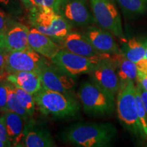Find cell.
Returning a JSON list of instances; mask_svg holds the SVG:
<instances>
[{
    "mask_svg": "<svg viewBox=\"0 0 147 147\" xmlns=\"http://www.w3.org/2000/svg\"><path fill=\"white\" fill-rule=\"evenodd\" d=\"M117 134V128L110 123H78L64 131L62 139L76 146L106 147L112 144Z\"/></svg>",
    "mask_w": 147,
    "mask_h": 147,
    "instance_id": "6da1fadb",
    "label": "cell"
},
{
    "mask_svg": "<svg viewBox=\"0 0 147 147\" xmlns=\"http://www.w3.org/2000/svg\"><path fill=\"white\" fill-rule=\"evenodd\" d=\"M36 105L44 115L56 119H69L79 113L80 104L74 95L42 87L34 95Z\"/></svg>",
    "mask_w": 147,
    "mask_h": 147,
    "instance_id": "7a4b0ae2",
    "label": "cell"
},
{
    "mask_svg": "<svg viewBox=\"0 0 147 147\" xmlns=\"http://www.w3.org/2000/svg\"><path fill=\"white\" fill-rule=\"evenodd\" d=\"M135 82H121L117 94L116 107L118 118L122 125L134 136L145 139L138 116Z\"/></svg>",
    "mask_w": 147,
    "mask_h": 147,
    "instance_id": "3957f363",
    "label": "cell"
},
{
    "mask_svg": "<svg viewBox=\"0 0 147 147\" xmlns=\"http://www.w3.org/2000/svg\"><path fill=\"white\" fill-rule=\"evenodd\" d=\"M77 96L84 111L93 116L110 115L115 110V96L92 80L82 82Z\"/></svg>",
    "mask_w": 147,
    "mask_h": 147,
    "instance_id": "277c9868",
    "label": "cell"
},
{
    "mask_svg": "<svg viewBox=\"0 0 147 147\" xmlns=\"http://www.w3.org/2000/svg\"><path fill=\"white\" fill-rule=\"evenodd\" d=\"M28 19L32 27L51 37L58 43L72 31V26L59 12L49 8L33 6Z\"/></svg>",
    "mask_w": 147,
    "mask_h": 147,
    "instance_id": "5b68a950",
    "label": "cell"
},
{
    "mask_svg": "<svg viewBox=\"0 0 147 147\" xmlns=\"http://www.w3.org/2000/svg\"><path fill=\"white\" fill-rule=\"evenodd\" d=\"M95 24L121 41L125 39L121 14L115 0H89Z\"/></svg>",
    "mask_w": 147,
    "mask_h": 147,
    "instance_id": "8992f818",
    "label": "cell"
},
{
    "mask_svg": "<svg viewBox=\"0 0 147 147\" xmlns=\"http://www.w3.org/2000/svg\"><path fill=\"white\" fill-rule=\"evenodd\" d=\"M105 58L108 57H87L61 48L50 61L69 76L75 78L84 74H89L95 65Z\"/></svg>",
    "mask_w": 147,
    "mask_h": 147,
    "instance_id": "52a82bcc",
    "label": "cell"
},
{
    "mask_svg": "<svg viewBox=\"0 0 147 147\" xmlns=\"http://www.w3.org/2000/svg\"><path fill=\"white\" fill-rule=\"evenodd\" d=\"M49 61L30 47L23 51H8L5 72L7 74L23 71L40 72L42 66Z\"/></svg>",
    "mask_w": 147,
    "mask_h": 147,
    "instance_id": "ba28073f",
    "label": "cell"
},
{
    "mask_svg": "<svg viewBox=\"0 0 147 147\" xmlns=\"http://www.w3.org/2000/svg\"><path fill=\"white\" fill-rule=\"evenodd\" d=\"M40 74L43 88L74 95L76 87L74 78L65 73L51 61L42 66Z\"/></svg>",
    "mask_w": 147,
    "mask_h": 147,
    "instance_id": "9c48e42d",
    "label": "cell"
},
{
    "mask_svg": "<svg viewBox=\"0 0 147 147\" xmlns=\"http://www.w3.org/2000/svg\"><path fill=\"white\" fill-rule=\"evenodd\" d=\"M89 5L88 0H63L58 12L72 27H87L95 23Z\"/></svg>",
    "mask_w": 147,
    "mask_h": 147,
    "instance_id": "30bf717a",
    "label": "cell"
},
{
    "mask_svg": "<svg viewBox=\"0 0 147 147\" xmlns=\"http://www.w3.org/2000/svg\"><path fill=\"white\" fill-rule=\"evenodd\" d=\"M89 74L92 81L115 96L117 95L121 81L112 56L101 60Z\"/></svg>",
    "mask_w": 147,
    "mask_h": 147,
    "instance_id": "8fae6325",
    "label": "cell"
},
{
    "mask_svg": "<svg viewBox=\"0 0 147 147\" xmlns=\"http://www.w3.org/2000/svg\"><path fill=\"white\" fill-rule=\"evenodd\" d=\"M50 130L42 123L30 117L25 121L23 138L19 146L53 147L56 146Z\"/></svg>",
    "mask_w": 147,
    "mask_h": 147,
    "instance_id": "7c38bea8",
    "label": "cell"
},
{
    "mask_svg": "<svg viewBox=\"0 0 147 147\" xmlns=\"http://www.w3.org/2000/svg\"><path fill=\"white\" fill-rule=\"evenodd\" d=\"M58 43L61 48L87 57H108L111 56L98 52L84 33L71 31Z\"/></svg>",
    "mask_w": 147,
    "mask_h": 147,
    "instance_id": "4fadbf2b",
    "label": "cell"
},
{
    "mask_svg": "<svg viewBox=\"0 0 147 147\" xmlns=\"http://www.w3.org/2000/svg\"><path fill=\"white\" fill-rule=\"evenodd\" d=\"M84 34L87 36L92 45L102 54L115 55L121 53V49L111 33L98 26L90 25Z\"/></svg>",
    "mask_w": 147,
    "mask_h": 147,
    "instance_id": "5bb4252c",
    "label": "cell"
},
{
    "mask_svg": "<svg viewBox=\"0 0 147 147\" xmlns=\"http://www.w3.org/2000/svg\"><path fill=\"white\" fill-rule=\"evenodd\" d=\"M29 29L25 25L16 21L3 36V47L8 51H23L28 49Z\"/></svg>",
    "mask_w": 147,
    "mask_h": 147,
    "instance_id": "9a60e30c",
    "label": "cell"
},
{
    "mask_svg": "<svg viewBox=\"0 0 147 147\" xmlns=\"http://www.w3.org/2000/svg\"><path fill=\"white\" fill-rule=\"evenodd\" d=\"M28 42L31 49L49 60L61 49V46L51 37L42 34L34 27L29 29Z\"/></svg>",
    "mask_w": 147,
    "mask_h": 147,
    "instance_id": "2e32d148",
    "label": "cell"
},
{
    "mask_svg": "<svg viewBox=\"0 0 147 147\" xmlns=\"http://www.w3.org/2000/svg\"><path fill=\"white\" fill-rule=\"evenodd\" d=\"M6 80L33 95L42 88L41 77L38 71H23L9 74L6 76Z\"/></svg>",
    "mask_w": 147,
    "mask_h": 147,
    "instance_id": "e0dca14e",
    "label": "cell"
},
{
    "mask_svg": "<svg viewBox=\"0 0 147 147\" xmlns=\"http://www.w3.org/2000/svg\"><path fill=\"white\" fill-rule=\"evenodd\" d=\"M1 115L12 146H19L23 138L25 121L21 116L11 111H5Z\"/></svg>",
    "mask_w": 147,
    "mask_h": 147,
    "instance_id": "ac0fdd59",
    "label": "cell"
},
{
    "mask_svg": "<svg viewBox=\"0 0 147 147\" xmlns=\"http://www.w3.org/2000/svg\"><path fill=\"white\" fill-rule=\"evenodd\" d=\"M121 42V52L127 58L136 65L144 59L147 46V38L134 37L129 39L125 38Z\"/></svg>",
    "mask_w": 147,
    "mask_h": 147,
    "instance_id": "d6986e66",
    "label": "cell"
},
{
    "mask_svg": "<svg viewBox=\"0 0 147 147\" xmlns=\"http://www.w3.org/2000/svg\"><path fill=\"white\" fill-rule=\"evenodd\" d=\"M112 59L117 65V69L121 82L134 81L137 80L138 67L134 62L126 57L122 53L112 55Z\"/></svg>",
    "mask_w": 147,
    "mask_h": 147,
    "instance_id": "ffe728a7",
    "label": "cell"
},
{
    "mask_svg": "<svg viewBox=\"0 0 147 147\" xmlns=\"http://www.w3.org/2000/svg\"><path fill=\"white\" fill-rule=\"evenodd\" d=\"M124 15L133 18L147 12V0H115Z\"/></svg>",
    "mask_w": 147,
    "mask_h": 147,
    "instance_id": "44dd1931",
    "label": "cell"
},
{
    "mask_svg": "<svg viewBox=\"0 0 147 147\" xmlns=\"http://www.w3.org/2000/svg\"><path fill=\"white\" fill-rule=\"evenodd\" d=\"M7 91H8V97H7V109L8 111L15 113L23 117L25 121L30 118V116L24 108L16 96L14 89V85L10 82L7 81Z\"/></svg>",
    "mask_w": 147,
    "mask_h": 147,
    "instance_id": "7402d4cb",
    "label": "cell"
},
{
    "mask_svg": "<svg viewBox=\"0 0 147 147\" xmlns=\"http://www.w3.org/2000/svg\"><path fill=\"white\" fill-rule=\"evenodd\" d=\"M14 89L20 104L32 117L34 115L36 106L34 95L15 86H14Z\"/></svg>",
    "mask_w": 147,
    "mask_h": 147,
    "instance_id": "603a6c76",
    "label": "cell"
},
{
    "mask_svg": "<svg viewBox=\"0 0 147 147\" xmlns=\"http://www.w3.org/2000/svg\"><path fill=\"white\" fill-rule=\"evenodd\" d=\"M136 107L138 116L140 121L141 127H142L143 134H144L145 139H147V113L145 110L144 104H143L142 98H141L140 94L138 89L136 86Z\"/></svg>",
    "mask_w": 147,
    "mask_h": 147,
    "instance_id": "cb8c5ba5",
    "label": "cell"
},
{
    "mask_svg": "<svg viewBox=\"0 0 147 147\" xmlns=\"http://www.w3.org/2000/svg\"><path fill=\"white\" fill-rule=\"evenodd\" d=\"M22 5L18 0H0V9L12 16H21L23 13Z\"/></svg>",
    "mask_w": 147,
    "mask_h": 147,
    "instance_id": "d4e9b609",
    "label": "cell"
},
{
    "mask_svg": "<svg viewBox=\"0 0 147 147\" xmlns=\"http://www.w3.org/2000/svg\"><path fill=\"white\" fill-rule=\"evenodd\" d=\"M16 21L14 19V16L0 9V37L1 38H3L5 32Z\"/></svg>",
    "mask_w": 147,
    "mask_h": 147,
    "instance_id": "484cf974",
    "label": "cell"
},
{
    "mask_svg": "<svg viewBox=\"0 0 147 147\" xmlns=\"http://www.w3.org/2000/svg\"><path fill=\"white\" fill-rule=\"evenodd\" d=\"M63 0H32L33 6L49 8L59 12L61 3Z\"/></svg>",
    "mask_w": 147,
    "mask_h": 147,
    "instance_id": "4316f807",
    "label": "cell"
},
{
    "mask_svg": "<svg viewBox=\"0 0 147 147\" xmlns=\"http://www.w3.org/2000/svg\"><path fill=\"white\" fill-rule=\"evenodd\" d=\"M7 80L0 81V113H4L8 111L7 109Z\"/></svg>",
    "mask_w": 147,
    "mask_h": 147,
    "instance_id": "83f0119b",
    "label": "cell"
},
{
    "mask_svg": "<svg viewBox=\"0 0 147 147\" xmlns=\"http://www.w3.org/2000/svg\"><path fill=\"white\" fill-rule=\"evenodd\" d=\"M0 139L6 144L8 147L12 146L10 139H9L8 134H7L6 128H5L2 115H0Z\"/></svg>",
    "mask_w": 147,
    "mask_h": 147,
    "instance_id": "f1b7e54d",
    "label": "cell"
},
{
    "mask_svg": "<svg viewBox=\"0 0 147 147\" xmlns=\"http://www.w3.org/2000/svg\"><path fill=\"white\" fill-rule=\"evenodd\" d=\"M8 51L3 47H0V74L5 72V66Z\"/></svg>",
    "mask_w": 147,
    "mask_h": 147,
    "instance_id": "f546056e",
    "label": "cell"
},
{
    "mask_svg": "<svg viewBox=\"0 0 147 147\" xmlns=\"http://www.w3.org/2000/svg\"><path fill=\"white\" fill-rule=\"evenodd\" d=\"M136 82H138L143 89L147 91V73H144L140 70L138 71Z\"/></svg>",
    "mask_w": 147,
    "mask_h": 147,
    "instance_id": "4dcf8cb0",
    "label": "cell"
},
{
    "mask_svg": "<svg viewBox=\"0 0 147 147\" xmlns=\"http://www.w3.org/2000/svg\"><path fill=\"white\" fill-rule=\"evenodd\" d=\"M136 86L137 89H138V91L140 92V94L141 98H142V100L143 104H144L145 110H146V112L147 113V91H146V90H144V89H143L142 86H141L140 84L138 83V82H136Z\"/></svg>",
    "mask_w": 147,
    "mask_h": 147,
    "instance_id": "1f68e13d",
    "label": "cell"
},
{
    "mask_svg": "<svg viewBox=\"0 0 147 147\" xmlns=\"http://www.w3.org/2000/svg\"><path fill=\"white\" fill-rule=\"evenodd\" d=\"M136 65L138 67V70L143 71V72L144 73H147V46H146V51H145L144 59H143L140 62H139Z\"/></svg>",
    "mask_w": 147,
    "mask_h": 147,
    "instance_id": "d6a6232c",
    "label": "cell"
},
{
    "mask_svg": "<svg viewBox=\"0 0 147 147\" xmlns=\"http://www.w3.org/2000/svg\"><path fill=\"white\" fill-rule=\"evenodd\" d=\"M22 3L23 6L27 10H29L32 7H33L32 0H18Z\"/></svg>",
    "mask_w": 147,
    "mask_h": 147,
    "instance_id": "836d02e7",
    "label": "cell"
},
{
    "mask_svg": "<svg viewBox=\"0 0 147 147\" xmlns=\"http://www.w3.org/2000/svg\"><path fill=\"white\" fill-rule=\"evenodd\" d=\"M0 147H8L6 144L4 142H3L1 139H0Z\"/></svg>",
    "mask_w": 147,
    "mask_h": 147,
    "instance_id": "e575fe53",
    "label": "cell"
},
{
    "mask_svg": "<svg viewBox=\"0 0 147 147\" xmlns=\"http://www.w3.org/2000/svg\"><path fill=\"white\" fill-rule=\"evenodd\" d=\"M0 47H3V41L1 37H0Z\"/></svg>",
    "mask_w": 147,
    "mask_h": 147,
    "instance_id": "d590c367",
    "label": "cell"
},
{
    "mask_svg": "<svg viewBox=\"0 0 147 147\" xmlns=\"http://www.w3.org/2000/svg\"><path fill=\"white\" fill-rule=\"evenodd\" d=\"M146 146H147V143H146Z\"/></svg>",
    "mask_w": 147,
    "mask_h": 147,
    "instance_id": "8d00e7d4",
    "label": "cell"
}]
</instances>
